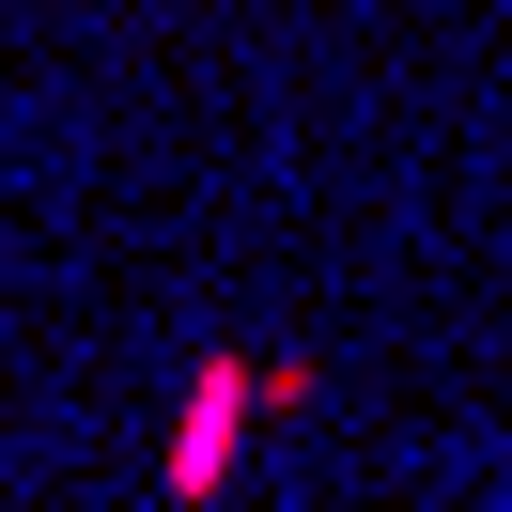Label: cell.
Wrapping results in <instances>:
<instances>
[{
  "instance_id": "6da1fadb",
  "label": "cell",
  "mask_w": 512,
  "mask_h": 512,
  "mask_svg": "<svg viewBox=\"0 0 512 512\" xmlns=\"http://www.w3.org/2000/svg\"><path fill=\"white\" fill-rule=\"evenodd\" d=\"M249 419H264V357L202 342L187 388H171V435H156V497H171V512H218V497H233V450H249Z\"/></svg>"
}]
</instances>
